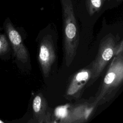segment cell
I'll list each match as a JSON object with an SVG mask.
<instances>
[{
    "instance_id": "obj_2",
    "label": "cell",
    "mask_w": 123,
    "mask_h": 123,
    "mask_svg": "<svg viewBox=\"0 0 123 123\" xmlns=\"http://www.w3.org/2000/svg\"><path fill=\"white\" fill-rule=\"evenodd\" d=\"M123 50V41L117 44L111 35H107L101 40L97 55L91 65V76L87 86L92 85L111 58L122 52Z\"/></svg>"
},
{
    "instance_id": "obj_4",
    "label": "cell",
    "mask_w": 123,
    "mask_h": 123,
    "mask_svg": "<svg viewBox=\"0 0 123 123\" xmlns=\"http://www.w3.org/2000/svg\"><path fill=\"white\" fill-rule=\"evenodd\" d=\"M55 58V49L52 41L49 36H45L40 42L38 58L45 77L49 76Z\"/></svg>"
},
{
    "instance_id": "obj_3",
    "label": "cell",
    "mask_w": 123,
    "mask_h": 123,
    "mask_svg": "<svg viewBox=\"0 0 123 123\" xmlns=\"http://www.w3.org/2000/svg\"><path fill=\"white\" fill-rule=\"evenodd\" d=\"M3 27L16 61L23 64L26 63L29 59L27 49L23 43L21 35L9 18L8 17L5 20Z\"/></svg>"
},
{
    "instance_id": "obj_5",
    "label": "cell",
    "mask_w": 123,
    "mask_h": 123,
    "mask_svg": "<svg viewBox=\"0 0 123 123\" xmlns=\"http://www.w3.org/2000/svg\"><path fill=\"white\" fill-rule=\"evenodd\" d=\"M91 76V67L83 69L75 74L67 87L65 98L70 100L79 98L85 89V86L90 79Z\"/></svg>"
},
{
    "instance_id": "obj_1",
    "label": "cell",
    "mask_w": 123,
    "mask_h": 123,
    "mask_svg": "<svg viewBox=\"0 0 123 123\" xmlns=\"http://www.w3.org/2000/svg\"><path fill=\"white\" fill-rule=\"evenodd\" d=\"M104 76L94 103L96 105L109 101L114 97L123 81V51L114 56Z\"/></svg>"
},
{
    "instance_id": "obj_7",
    "label": "cell",
    "mask_w": 123,
    "mask_h": 123,
    "mask_svg": "<svg viewBox=\"0 0 123 123\" xmlns=\"http://www.w3.org/2000/svg\"><path fill=\"white\" fill-rule=\"evenodd\" d=\"M95 106L96 105L94 103L92 106H89L85 103L76 106L70 111V112L67 113L66 117L62 122L75 123L84 122L88 119Z\"/></svg>"
},
{
    "instance_id": "obj_10",
    "label": "cell",
    "mask_w": 123,
    "mask_h": 123,
    "mask_svg": "<svg viewBox=\"0 0 123 123\" xmlns=\"http://www.w3.org/2000/svg\"><path fill=\"white\" fill-rule=\"evenodd\" d=\"M0 123H4V122L2 121V120H1L0 119Z\"/></svg>"
},
{
    "instance_id": "obj_8",
    "label": "cell",
    "mask_w": 123,
    "mask_h": 123,
    "mask_svg": "<svg viewBox=\"0 0 123 123\" xmlns=\"http://www.w3.org/2000/svg\"><path fill=\"white\" fill-rule=\"evenodd\" d=\"M11 50V46L7 36L5 34L0 33V59H9Z\"/></svg>"
},
{
    "instance_id": "obj_6",
    "label": "cell",
    "mask_w": 123,
    "mask_h": 123,
    "mask_svg": "<svg viewBox=\"0 0 123 123\" xmlns=\"http://www.w3.org/2000/svg\"><path fill=\"white\" fill-rule=\"evenodd\" d=\"M48 108L47 102L43 95L41 93L36 95L32 103L34 120L39 123L47 122L46 120L49 118L50 114Z\"/></svg>"
},
{
    "instance_id": "obj_9",
    "label": "cell",
    "mask_w": 123,
    "mask_h": 123,
    "mask_svg": "<svg viewBox=\"0 0 123 123\" xmlns=\"http://www.w3.org/2000/svg\"><path fill=\"white\" fill-rule=\"evenodd\" d=\"M92 4L96 8H98L101 6L100 0H91Z\"/></svg>"
}]
</instances>
